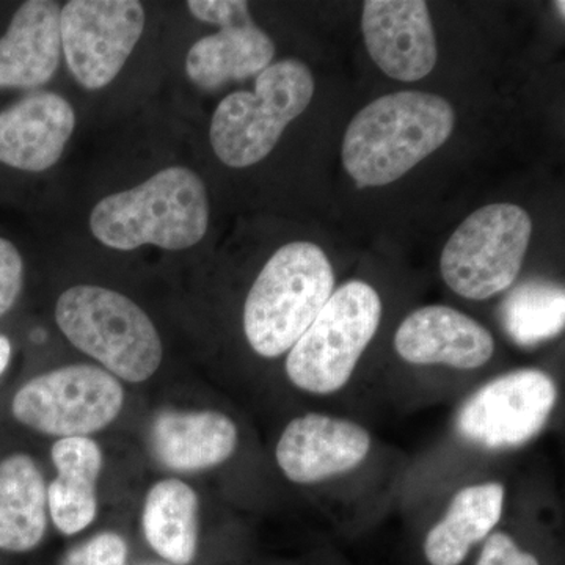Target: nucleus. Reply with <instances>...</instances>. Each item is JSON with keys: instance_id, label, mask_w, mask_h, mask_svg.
Returning a JSON list of instances; mask_svg holds the SVG:
<instances>
[{"instance_id": "1", "label": "nucleus", "mask_w": 565, "mask_h": 565, "mask_svg": "<svg viewBox=\"0 0 565 565\" xmlns=\"http://www.w3.org/2000/svg\"><path fill=\"white\" fill-rule=\"evenodd\" d=\"M455 125L451 104L434 93L381 96L345 129L344 170L360 189L392 184L444 147Z\"/></svg>"}, {"instance_id": "2", "label": "nucleus", "mask_w": 565, "mask_h": 565, "mask_svg": "<svg viewBox=\"0 0 565 565\" xmlns=\"http://www.w3.org/2000/svg\"><path fill=\"white\" fill-rule=\"evenodd\" d=\"M88 226L93 237L111 250L131 252L143 245L188 250L210 226L206 185L189 167H167L136 188L99 200Z\"/></svg>"}, {"instance_id": "3", "label": "nucleus", "mask_w": 565, "mask_h": 565, "mask_svg": "<svg viewBox=\"0 0 565 565\" xmlns=\"http://www.w3.org/2000/svg\"><path fill=\"white\" fill-rule=\"evenodd\" d=\"M332 264L319 245L289 243L270 256L244 305V332L264 359L289 352L329 302Z\"/></svg>"}, {"instance_id": "4", "label": "nucleus", "mask_w": 565, "mask_h": 565, "mask_svg": "<svg viewBox=\"0 0 565 565\" xmlns=\"http://www.w3.org/2000/svg\"><path fill=\"white\" fill-rule=\"evenodd\" d=\"M55 321L71 344L122 381L140 384L161 366V337L150 316L125 294L73 286L58 297Z\"/></svg>"}, {"instance_id": "5", "label": "nucleus", "mask_w": 565, "mask_h": 565, "mask_svg": "<svg viewBox=\"0 0 565 565\" xmlns=\"http://www.w3.org/2000/svg\"><path fill=\"white\" fill-rule=\"evenodd\" d=\"M313 95V74L303 62L285 58L267 66L255 90L232 93L214 110L210 140L218 161L232 169L262 162Z\"/></svg>"}, {"instance_id": "6", "label": "nucleus", "mask_w": 565, "mask_h": 565, "mask_svg": "<svg viewBox=\"0 0 565 565\" xmlns=\"http://www.w3.org/2000/svg\"><path fill=\"white\" fill-rule=\"evenodd\" d=\"M381 319L382 300L373 286L360 280L344 282L289 351V381L313 394L343 388Z\"/></svg>"}, {"instance_id": "7", "label": "nucleus", "mask_w": 565, "mask_h": 565, "mask_svg": "<svg viewBox=\"0 0 565 565\" xmlns=\"http://www.w3.org/2000/svg\"><path fill=\"white\" fill-rule=\"evenodd\" d=\"M533 234V221L511 203L479 207L452 233L441 253L446 285L463 299L486 300L511 288Z\"/></svg>"}, {"instance_id": "8", "label": "nucleus", "mask_w": 565, "mask_h": 565, "mask_svg": "<svg viewBox=\"0 0 565 565\" xmlns=\"http://www.w3.org/2000/svg\"><path fill=\"white\" fill-rule=\"evenodd\" d=\"M125 403L117 379L92 364H71L28 382L14 396V418L36 433L85 437L109 426Z\"/></svg>"}, {"instance_id": "9", "label": "nucleus", "mask_w": 565, "mask_h": 565, "mask_svg": "<svg viewBox=\"0 0 565 565\" xmlns=\"http://www.w3.org/2000/svg\"><path fill=\"white\" fill-rule=\"evenodd\" d=\"M556 401V384L544 371H512L465 401L456 429L463 440L482 449L519 448L544 430Z\"/></svg>"}, {"instance_id": "10", "label": "nucleus", "mask_w": 565, "mask_h": 565, "mask_svg": "<svg viewBox=\"0 0 565 565\" xmlns=\"http://www.w3.org/2000/svg\"><path fill=\"white\" fill-rule=\"evenodd\" d=\"M145 31L137 0H70L62 7V54L85 90H102L131 57Z\"/></svg>"}, {"instance_id": "11", "label": "nucleus", "mask_w": 565, "mask_h": 565, "mask_svg": "<svg viewBox=\"0 0 565 565\" xmlns=\"http://www.w3.org/2000/svg\"><path fill=\"white\" fill-rule=\"evenodd\" d=\"M362 31L371 58L392 79L422 81L437 65L433 20L423 0H367Z\"/></svg>"}, {"instance_id": "12", "label": "nucleus", "mask_w": 565, "mask_h": 565, "mask_svg": "<svg viewBox=\"0 0 565 565\" xmlns=\"http://www.w3.org/2000/svg\"><path fill=\"white\" fill-rule=\"evenodd\" d=\"M370 449V434L360 424L308 414L286 426L275 456L289 481L315 484L359 467Z\"/></svg>"}, {"instance_id": "13", "label": "nucleus", "mask_w": 565, "mask_h": 565, "mask_svg": "<svg viewBox=\"0 0 565 565\" xmlns=\"http://www.w3.org/2000/svg\"><path fill=\"white\" fill-rule=\"evenodd\" d=\"M76 129V111L62 95L35 92L0 110V163L41 173L61 161Z\"/></svg>"}, {"instance_id": "14", "label": "nucleus", "mask_w": 565, "mask_h": 565, "mask_svg": "<svg viewBox=\"0 0 565 565\" xmlns=\"http://www.w3.org/2000/svg\"><path fill=\"white\" fill-rule=\"evenodd\" d=\"M394 349L412 364L478 370L492 359L494 340L470 316L444 305H430L404 319L394 334Z\"/></svg>"}, {"instance_id": "15", "label": "nucleus", "mask_w": 565, "mask_h": 565, "mask_svg": "<svg viewBox=\"0 0 565 565\" xmlns=\"http://www.w3.org/2000/svg\"><path fill=\"white\" fill-rule=\"evenodd\" d=\"M62 7L29 0L0 36V90H35L57 74L62 61Z\"/></svg>"}, {"instance_id": "16", "label": "nucleus", "mask_w": 565, "mask_h": 565, "mask_svg": "<svg viewBox=\"0 0 565 565\" xmlns=\"http://www.w3.org/2000/svg\"><path fill=\"white\" fill-rule=\"evenodd\" d=\"M274 57L273 39L250 20L222 28L192 44L185 73L196 87L214 92L230 82L258 76Z\"/></svg>"}, {"instance_id": "17", "label": "nucleus", "mask_w": 565, "mask_h": 565, "mask_svg": "<svg viewBox=\"0 0 565 565\" xmlns=\"http://www.w3.org/2000/svg\"><path fill=\"white\" fill-rule=\"evenodd\" d=\"M152 451L159 462L178 471L215 467L233 456L236 424L218 412L177 414L166 412L151 430Z\"/></svg>"}, {"instance_id": "18", "label": "nucleus", "mask_w": 565, "mask_h": 565, "mask_svg": "<svg viewBox=\"0 0 565 565\" xmlns=\"http://www.w3.org/2000/svg\"><path fill=\"white\" fill-rule=\"evenodd\" d=\"M58 476L47 489V508L61 533L73 535L96 516V481L102 473L99 446L87 437L61 438L51 449Z\"/></svg>"}, {"instance_id": "19", "label": "nucleus", "mask_w": 565, "mask_h": 565, "mask_svg": "<svg viewBox=\"0 0 565 565\" xmlns=\"http://www.w3.org/2000/svg\"><path fill=\"white\" fill-rule=\"evenodd\" d=\"M504 486L487 482L465 487L449 504L444 520L427 534L424 555L430 565H460L471 546L492 533L503 514Z\"/></svg>"}, {"instance_id": "20", "label": "nucleus", "mask_w": 565, "mask_h": 565, "mask_svg": "<svg viewBox=\"0 0 565 565\" xmlns=\"http://www.w3.org/2000/svg\"><path fill=\"white\" fill-rule=\"evenodd\" d=\"M47 489L31 457L14 455L0 462V550L31 552L47 525Z\"/></svg>"}, {"instance_id": "21", "label": "nucleus", "mask_w": 565, "mask_h": 565, "mask_svg": "<svg viewBox=\"0 0 565 565\" xmlns=\"http://www.w3.org/2000/svg\"><path fill=\"white\" fill-rule=\"evenodd\" d=\"M151 548L174 565L191 564L199 544V498L178 479L151 487L141 516Z\"/></svg>"}, {"instance_id": "22", "label": "nucleus", "mask_w": 565, "mask_h": 565, "mask_svg": "<svg viewBox=\"0 0 565 565\" xmlns=\"http://www.w3.org/2000/svg\"><path fill=\"white\" fill-rule=\"evenodd\" d=\"M500 318L508 337L523 348L552 340L565 326L564 288L548 281L523 282L501 303Z\"/></svg>"}, {"instance_id": "23", "label": "nucleus", "mask_w": 565, "mask_h": 565, "mask_svg": "<svg viewBox=\"0 0 565 565\" xmlns=\"http://www.w3.org/2000/svg\"><path fill=\"white\" fill-rule=\"evenodd\" d=\"M128 545L115 533H102L71 550L63 565H126Z\"/></svg>"}, {"instance_id": "24", "label": "nucleus", "mask_w": 565, "mask_h": 565, "mask_svg": "<svg viewBox=\"0 0 565 565\" xmlns=\"http://www.w3.org/2000/svg\"><path fill=\"white\" fill-rule=\"evenodd\" d=\"M24 285V262L17 245L0 237V316L9 313Z\"/></svg>"}, {"instance_id": "25", "label": "nucleus", "mask_w": 565, "mask_h": 565, "mask_svg": "<svg viewBox=\"0 0 565 565\" xmlns=\"http://www.w3.org/2000/svg\"><path fill=\"white\" fill-rule=\"evenodd\" d=\"M188 9L196 20L221 29L253 20L248 3L243 0H191Z\"/></svg>"}, {"instance_id": "26", "label": "nucleus", "mask_w": 565, "mask_h": 565, "mask_svg": "<svg viewBox=\"0 0 565 565\" xmlns=\"http://www.w3.org/2000/svg\"><path fill=\"white\" fill-rule=\"evenodd\" d=\"M476 565H541L537 557L523 552L511 535L490 534Z\"/></svg>"}, {"instance_id": "27", "label": "nucleus", "mask_w": 565, "mask_h": 565, "mask_svg": "<svg viewBox=\"0 0 565 565\" xmlns=\"http://www.w3.org/2000/svg\"><path fill=\"white\" fill-rule=\"evenodd\" d=\"M11 356V343L9 338L0 334V374L9 366Z\"/></svg>"}, {"instance_id": "28", "label": "nucleus", "mask_w": 565, "mask_h": 565, "mask_svg": "<svg viewBox=\"0 0 565 565\" xmlns=\"http://www.w3.org/2000/svg\"><path fill=\"white\" fill-rule=\"evenodd\" d=\"M564 2H556L557 10H561V18H564Z\"/></svg>"}, {"instance_id": "29", "label": "nucleus", "mask_w": 565, "mask_h": 565, "mask_svg": "<svg viewBox=\"0 0 565 565\" xmlns=\"http://www.w3.org/2000/svg\"><path fill=\"white\" fill-rule=\"evenodd\" d=\"M148 565H162V564H148Z\"/></svg>"}]
</instances>
